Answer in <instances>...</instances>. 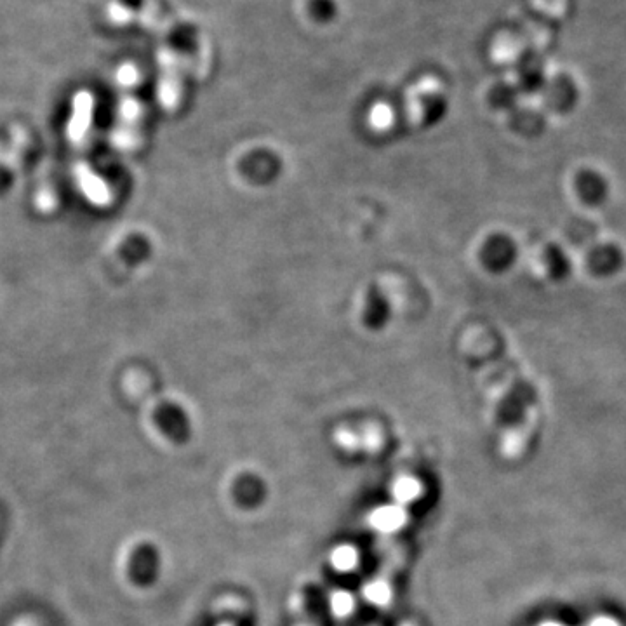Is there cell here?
Masks as SVG:
<instances>
[{"mask_svg": "<svg viewBox=\"0 0 626 626\" xmlns=\"http://www.w3.org/2000/svg\"><path fill=\"white\" fill-rule=\"evenodd\" d=\"M444 107L442 89L433 79L421 80L407 96V115L414 124H428L439 117Z\"/></svg>", "mask_w": 626, "mask_h": 626, "instance_id": "obj_1", "label": "cell"}, {"mask_svg": "<svg viewBox=\"0 0 626 626\" xmlns=\"http://www.w3.org/2000/svg\"><path fill=\"white\" fill-rule=\"evenodd\" d=\"M517 256H519L517 244L507 234L489 235L480 249V258L484 267L494 274H503L510 270L513 263L517 261Z\"/></svg>", "mask_w": 626, "mask_h": 626, "instance_id": "obj_2", "label": "cell"}, {"mask_svg": "<svg viewBox=\"0 0 626 626\" xmlns=\"http://www.w3.org/2000/svg\"><path fill=\"white\" fill-rule=\"evenodd\" d=\"M543 100L555 114H569L580 100V89L573 77L566 74L557 75L548 80L547 86L541 91Z\"/></svg>", "mask_w": 626, "mask_h": 626, "instance_id": "obj_3", "label": "cell"}, {"mask_svg": "<svg viewBox=\"0 0 626 626\" xmlns=\"http://www.w3.org/2000/svg\"><path fill=\"white\" fill-rule=\"evenodd\" d=\"M625 265V251L614 242H604L593 247L587 256L588 270L599 279H609L620 274Z\"/></svg>", "mask_w": 626, "mask_h": 626, "instance_id": "obj_4", "label": "cell"}, {"mask_svg": "<svg viewBox=\"0 0 626 626\" xmlns=\"http://www.w3.org/2000/svg\"><path fill=\"white\" fill-rule=\"evenodd\" d=\"M574 190L583 204L600 207L609 199L611 185L606 176L597 169H581L574 176Z\"/></svg>", "mask_w": 626, "mask_h": 626, "instance_id": "obj_5", "label": "cell"}, {"mask_svg": "<svg viewBox=\"0 0 626 626\" xmlns=\"http://www.w3.org/2000/svg\"><path fill=\"white\" fill-rule=\"evenodd\" d=\"M547 75H545V61L541 60L538 54H531L529 58L522 61L519 67V84L517 87L524 93H541L547 86Z\"/></svg>", "mask_w": 626, "mask_h": 626, "instance_id": "obj_6", "label": "cell"}, {"mask_svg": "<svg viewBox=\"0 0 626 626\" xmlns=\"http://www.w3.org/2000/svg\"><path fill=\"white\" fill-rule=\"evenodd\" d=\"M541 263L553 282H566L573 274V261L559 244H548L543 249Z\"/></svg>", "mask_w": 626, "mask_h": 626, "instance_id": "obj_7", "label": "cell"}, {"mask_svg": "<svg viewBox=\"0 0 626 626\" xmlns=\"http://www.w3.org/2000/svg\"><path fill=\"white\" fill-rule=\"evenodd\" d=\"M387 315V301L381 298L380 291L378 289L369 291L366 301H364V317L362 319L366 320L371 327H380L387 319Z\"/></svg>", "mask_w": 626, "mask_h": 626, "instance_id": "obj_8", "label": "cell"}, {"mask_svg": "<svg viewBox=\"0 0 626 626\" xmlns=\"http://www.w3.org/2000/svg\"><path fill=\"white\" fill-rule=\"evenodd\" d=\"M369 122L374 131H388L393 124V112L392 108L385 105V103H378L374 105L371 114H369Z\"/></svg>", "mask_w": 626, "mask_h": 626, "instance_id": "obj_9", "label": "cell"}, {"mask_svg": "<svg viewBox=\"0 0 626 626\" xmlns=\"http://www.w3.org/2000/svg\"><path fill=\"white\" fill-rule=\"evenodd\" d=\"M402 513L397 508H385L378 513H374V526L380 527L383 531H392L402 524Z\"/></svg>", "mask_w": 626, "mask_h": 626, "instance_id": "obj_10", "label": "cell"}, {"mask_svg": "<svg viewBox=\"0 0 626 626\" xmlns=\"http://www.w3.org/2000/svg\"><path fill=\"white\" fill-rule=\"evenodd\" d=\"M333 564L341 571H347V569L350 571L355 564V553L352 552V548H340L333 557Z\"/></svg>", "mask_w": 626, "mask_h": 626, "instance_id": "obj_11", "label": "cell"}, {"mask_svg": "<svg viewBox=\"0 0 626 626\" xmlns=\"http://www.w3.org/2000/svg\"><path fill=\"white\" fill-rule=\"evenodd\" d=\"M395 494H397V498H399V500H411V498H414V496L418 494L416 482L411 479L400 480L399 486L395 487Z\"/></svg>", "mask_w": 626, "mask_h": 626, "instance_id": "obj_12", "label": "cell"}, {"mask_svg": "<svg viewBox=\"0 0 626 626\" xmlns=\"http://www.w3.org/2000/svg\"><path fill=\"white\" fill-rule=\"evenodd\" d=\"M334 609L338 611L340 614H350V609H352V599H350V595H340V597H336L334 599Z\"/></svg>", "mask_w": 626, "mask_h": 626, "instance_id": "obj_13", "label": "cell"}]
</instances>
